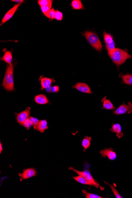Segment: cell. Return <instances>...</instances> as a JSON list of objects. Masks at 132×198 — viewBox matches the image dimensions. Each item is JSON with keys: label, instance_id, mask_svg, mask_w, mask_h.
<instances>
[{"label": "cell", "instance_id": "6da1fadb", "mask_svg": "<svg viewBox=\"0 0 132 198\" xmlns=\"http://www.w3.org/2000/svg\"><path fill=\"white\" fill-rule=\"evenodd\" d=\"M113 62L118 68L123 64L127 60L132 58V56L122 49H116L113 51L108 53Z\"/></svg>", "mask_w": 132, "mask_h": 198}, {"label": "cell", "instance_id": "7a4b0ae2", "mask_svg": "<svg viewBox=\"0 0 132 198\" xmlns=\"http://www.w3.org/2000/svg\"><path fill=\"white\" fill-rule=\"evenodd\" d=\"M14 69V67L12 64L8 65L2 82V85L4 89L9 92L14 91V90L13 77Z\"/></svg>", "mask_w": 132, "mask_h": 198}, {"label": "cell", "instance_id": "3957f363", "mask_svg": "<svg viewBox=\"0 0 132 198\" xmlns=\"http://www.w3.org/2000/svg\"><path fill=\"white\" fill-rule=\"evenodd\" d=\"M84 36L89 44L98 52L102 50V45L98 36L94 32L86 31L84 33Z\"/></svg>", "mask_w": 132, "mask_h": 198}, {"label": "cell", "instance_id": "277c9868", "mask_svg": "<svg viewBox=\"0 0 132 198\" xmlns=\"http://www.w3.org/2000/svg\"><path fill=\"white\" fill-rule=\"evenodd\" d=\"M69 169L70 170L74 171L76 172V173L78 174V175L82 176V177L85 178L87 180H88L89 182H90L91 184H92L93 186L96 187V188H102L100 184L97 182V181H96L95 180L91 174L88 171H80L73 168V167H70L69 168Z\"/></svg>", "mask_w": 132, "mask_h": 198}, {"label": "cell", "instance_id": "5b68a950", "mask_svg": "<svg viewBox=\"0 0 132 198\" xmlns=\"http://www.w3.org/2000/svg\"><path fill=\"white\" fill-rule=\"evenodd\" d=\"M103 35L108 53H110L116 49L115 44L113 37L111 35L107 34L106 32H104Z\"/></svg>", "mask_w": 132, "mask_h": 198}, {"label": "cell", "instance_id": "8992f818", "mask_svg": "<svg viewBox=\"0 0 132 198\" xmlns=\"http://www.w3.org/2000/svg\"><path fill=\"white\" fill-rule=\"evenodd\" d=\"M132 112V103L129 102L127 105L124 103L119 107L114 112V114L117 115L128 113L129 114Z\"/></svg>", "mask_w": 132, "mask_h": 198}, {"label": "cell", "instance_id": "52a82bcc", "mask_svg": "<svg viewBox=\"0 0 132 198\" xmlns=\"http://www.w3.org/2000/svg\"><path fill=\"white\" fill-rule=\"evenodd\" d=\"M30 108L28 107L23 111L19 113H16L17 122L19 124L22 125L24 122L29 118L30 114Z\"/></svg>", "mask_w": 132, "mask_h": 198}, {"label": "cell", "instance_id": "ba28073f", "mask_svg": "<svg viewBox=\"0 0 132 198\" xmlns=\"http://www.w3.org/2000/svg\"><path fill=\"white\" fill-rule=\"evenodd\" d=\"M37 174V171L34 168H30L24 170L22 173H19V175L20 177V181H22L23 180L35 176Z\"/></svg>", "mask_w": 132, "mask_h": 198}, {"label": "cell", "instance_id": "9c48e42d", "mask_svg": "<svg viewBox=\"0 0 132 198\" xmlns=\"http://www.w3.org/2000/svg\"><path fill=\"white\" fill-rule=\"evenodd\" d=\"M112 148H105L100 152L101 156L103 157H108L109 160H113L117 158V154Z\"/></svg>", "mask_w": 132, "mask_h": 198}, {"label": "cell", "instance_id": "30bf717a", "mask_svg": "<svg viewBox=\"0 0 132 198\" xmlns=\"http://www.w3.org/2000/svg\"><path fill=\"white\" fill-rule=\"evenodd\" d=\"M20 4H17L15 5L14 7L12 8L10 10H9L7 13L5 14V16L2 19L1 24H4L6 22V21H9L10 19L14 16V14L15 13L16 10H18L19 6H20Z\"/></svg>", "mask_w": 132, "mask_h": 198}, {"label": "cell", "instance_id": "8fae6325", "mask_svg": "<svg viewBox=\"0 0 132 198\" xmlns=\"http://www.w3.org/2000/svg\"><path fill=\"white\" fill-rule=\"evenodd\" d=\"M74 88L82 93L91 94V89L89 87L86 83L79 82L74 85Z\"/></svg>", "mask_w": 132, "mask_h": 198}, {"label": "cell", "instance_id": "7c38bea8", "mask_svg": "<svg viewBox=\"0 0 132 198\" xmlns=\"http://www.w3.org/2000/svg\"><path fill=\"white\" fill-rule=\"evenodd\" d=\"M40 81H41V90H43L44 89H46L50 87L54 80L47 77H41Z\"/></svg>", "mask_w": 132, "mask_h": 198}, {"label": "cell", "instance_id": "4fadbf2b", "mask_svg": "<svg viewBox=\"0 0 132 198\" xmlns=\"http://www.w3.org/2000/svg\"><path fill=\"white\" fill-rule=\"evenodd\" d=\"M3 51L5 52V54L3 57H1V60L10 65L12 64V56L11 52L8 51L6 49H4Z\"/></svg>", "mask_w": 132, "mask_h": 198}, {"label": "cell", "instance_id": "5bb4252c", "mask_svg": "<svg viewBox=\"0 0 132 198\" xmlns=\"http://www.w3.org/2000/svg\"><path fill=\"white\" fill-rule=\"evenodd\" d=\"M34 101L37 104H45L48 103L49 102L46 96L43 94H40L36 95L34 97Z\"/></svg>", "mask_w": 132, "mask_h": 198}, {"label": "cell", "instance_id": "9a60e30c", "mask_svg": "<svg viewBox=\"0 0 132 198\" xmlns=\"http://www.w3.org/2000/svg\"><path fill=\"white\" fill-rule=\"evenodd\" d=\"M110 130L116 133V136L118 138L123 137V134L121 132V127L120 124H116L113 125L112 128Z\"/></svg>", "mask_w": 132, "mask_h": 198}, {"label": "cell", "instance_id": "2e32d148", "mask_svg": "<svg viewBox=\"0 0 132 198\" xmlns=\"http://www.w3.org/2000/svg\"><path fill=\"white\" fill-rule=\"evenodd\" d=\"M47 121L46 120H42L40 121L37 128V130L41 133H43L45 131L48 129Z\"/></svg>", "mask_w": 132, "mask_h": 198}, {"label": "cell", "instance_id": "e0dca14e", "mask_svg": "<svg viewBox=\"0 0 132 198\" xmlns=\"http://www.w3.org/2000/svg\"><path fill=\"white\" fill-rule=\"evenodd\" d=\"M102 101L103 103V108L105 109L109 110H114L115 107L114 106L113 104L111 102L110 100L106 99V97L102 99Z\"/></svg>", "mask_w": 132, "mask_h": 198}, {"label": "cell", "instance_id": "ac0fdd59", "mask_svg": "<svg viewBox=\"0 0 132 198\" xmlns=\"http://www.w3.org/2000/svg\"><path fill=\"white\" fill-rule=\"evenodd\" d=\"M71 6L75 10H81L84 9V5L80 0H73L71 2Z\"/></svg>", "mask_w": 132, "mask_h": 198}, {"label": "cell", "instance_id": "d6986e66", "mask_svg": "<svg viewBox=\"0 0 132 198\" xmlns=\"http://www.w3.org/2000/svg\"><path fill=\"white\" fill-rule=\"evenodd\" d=\"M91 137L87 136H85L84 139H83L82 146L84 148V151H86L88 148H89L91 145Z\"/></svg>", "mask_w": 132, "mask_h": 198}, {"label": "cell", "instance_id": "ffe728a7", "mask_svg": "<svg viewBox=\"0 0 132 198\" xmlns=\"http://www.w3.org/2000/svg\"><path fill=\"white\" fill-rule=\"evenodd\" d=\"M73 178L81 184L86 185H93L92 184H91L90 182L87 180L85 178L82 177V176H80V175L75 176V177H73Z\"/></svg>", "mask_w": 132, "mask_h": 198}, {"label": "cell", "instance_id": "44dd1931", "mask_svg": "<svg viewBox=\"0 0 132 198\" xmlns=\"http://www.w3.org/2000/svg\"><path fill=\"white\" fill-rule=\"evenodd\" d=\"M123 81L125 84L128 85L132 84V75L125 74L122 77Z\"/></svg>", "mask_w": 132, "mask_h": 198}, {"label": "cell", "instance_id": "7402d4cb", "mask_svg": "<svg viewBox=\"0 0 132 198\" xmlns=\"http://www.w3.org/2000/svg\"><path fill=\"white\" fill-rule=\"evenodd\" d=\"M41 7L43 14L48 18L50 20L49 13L51 10L52 6H41Z\"/></svg>", "mask_w": 132, "mask_h": 198}, {"label": "cell", "instance_id": "603a6c76", "mask_svg": "<svg viewBox=\"0 0 132 198\" xmlns=\"http://www.w3.org/2000/svg\"><path fill=\"white\" fill-rule=\"evenodd\" d=\"M83 194L84 195L85 197L86 198H102L103 197L102 196H99V195L94 194L91 193H89L87 192L85 190H82V191Z\"/></svg>", "mask_w": 132, "mask_h": 198}, {"label": "cell", "instance_id": "cb8c5ba5", "mask_svg": "<svg viewBox=\"0 0 132 198\" xmlns=\"http://www.w3.org/2000/svg\"><path fill=\"white\" fill-rule=\"evenodd\" d=\"M53 1L52 0H39L38 1V3L39 6H52Z\"/></svg>", "mask_w": 132, "mask_h": 198}, {"label": "cell", "instance_id": "d4e9b609", "mask_svg": "<svg viewBox=\"0 0 132 198\" xmlns=\"http://www.w3.org/2000/svg\"><path fill=\"white\" fill-rule=\"evenodd\" d=\"M104 182L106 184L108 185H109V186L110 187L113 193H114L115 196L116 198H123L122 196H121L120 194L119 193L118 191L117 190V189H116V188L114 186L112 185L111 184H109V183L106 182Z\"/></svg>", "mask_w": 132, "mask_h": 198}, {"label": "cell", "instance_id": "484cf974", "mask_svg": "<svg viewBox=\"0 0 132 198\" xmlns=\"http://www.w3.org/2000/svg\"><path fill=\"white\" fill-rule=\"evenodd\" d=\"M30 121H31L32 125L34 127V130H37V128L38 124H39L40 121L38 119L35 117H29Z\"/></svg>", "mask_w": 132, "mask_h": 198}, {"label": "cell", "instance_id": "4316f807", "mask_svg": "<svg viewBox=\"0 0 132 198\" xmlns=\"http://www.w3.org/2000/svg\"><path fill=\"white\" fill-rule=\"evenodd\" d=\"M22 125L27 129H30V127L32 126L31 121H30L29 118L25 120V121L24 122L23 124H22Z\"/></svg>", "mask_w": 132, "mask_h": 198}, {"label": "cell", "instance_id": "83f0119b", "mask_svg": "<svg viewBox=\"0 0 132 198\" xmlns=\"http://www.w3.org/2000/svg\"><path fill=\"white\" fill-rule=\"evenodd\" d=\"M55 19L58 21L62 20L63 19V14L59 11H56Z\"/></svg>", "mask_w": 132, "mask_h": 198}, {"label": "cell", "instance_id": "f1b7e54d", "mask_svg": "<svg viewBox=\"0 0 132 198\" xmlns=\"http://www.w3.org/2000/svg\"><path fill=\"white\" fill-rule=\"evenodd\" d=\"M55 13L56 11L54 9H53H53H51V10L50 12V13H49V16H50V19L53 20V19H55Z\"/></svg>", "mask_w": 132, "mask_h": 198}, {"label": "cell", "instance_id": "f546056e", "mask_svg": "<svg viewBox=\"0 0 132 198\" xmlns=\"http://www.w3.org/2000/svg\"><path fill=\"white\" fill-rule=\"evenodd\" d=\"M59 87L57 86V85L54 86L52 87V93H56V92H59Z\"/></svg>", "mask_w": 132, "mask_h": 198}, {"label": "cell", "instance_id": "4dcf8cb0", "mask_svg": "<svg viewBox=\"0 0 132 198\" xmlns=\"http://www.w3.org/2000/svg\"><path fill=\"white\" fill-rule=\"evenodd\" d=\"M12 1L13 2H18V4H20L21 3H22L23 2H24L23 0H12Z\"/></svg>", "mask_w": 132, "mask_h": 198}, {"label": "cell", "instance_id": "1f68e13d", "mask_svg": "<svg viewBox=\"0 0 132 198\" xmlns=\"http://www.w3.org/2000/svg\"><path fill=\"white\" fill-rule=\"evenodd\" d=\"M52 87L50 86V87H48V88H46V92H52Z\"/></svg>", "mask_w": 132, "mask_h": 198}, {"label": "cell", "instance_id": "d6a6232c", "mask_svg": "<svg viewBox=\"0 0 132 198\" xmlns=\"http://www.w3.org/2000/svg\"><path fill=\"white\" fill-rule=\"evenodd\" d=\"M2 151H3V149H2V145L1 142L0 143V153H1Z\"/></svg>", "mask_w": 132, "mask_h": 198}]
</instances>
